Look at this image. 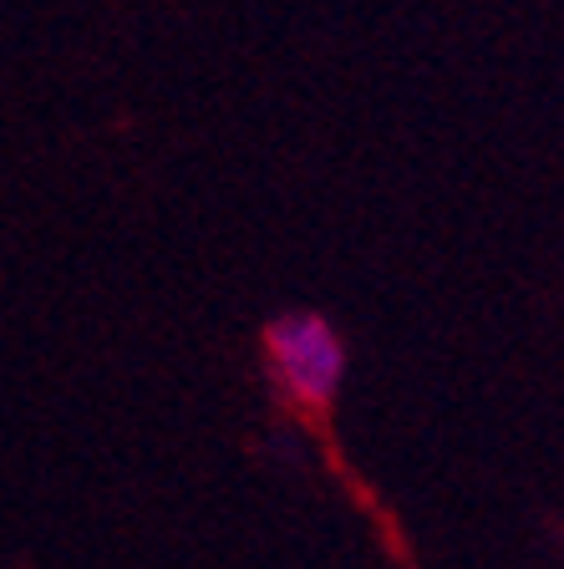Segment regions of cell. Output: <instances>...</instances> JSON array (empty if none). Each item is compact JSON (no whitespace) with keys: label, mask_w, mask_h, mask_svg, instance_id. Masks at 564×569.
I'll return each instance as SVG.
<instances>
[{"label":"cell","mask_w":564,"mask_h":569,"mask_svg":"<svg viewBox=\"0 0 564 569\" xmlns=\"http://www.w3.org/2000/svg\"><path fill=\"white\" fill-rule=\"evenodd\" d=\"M346 341L336 320L320 310H285L265 326V367L270 381L295 412H330L336 391L346 381Z\"/></svg>","instance_id":"cell-1"}]
</instances>
